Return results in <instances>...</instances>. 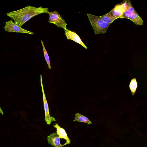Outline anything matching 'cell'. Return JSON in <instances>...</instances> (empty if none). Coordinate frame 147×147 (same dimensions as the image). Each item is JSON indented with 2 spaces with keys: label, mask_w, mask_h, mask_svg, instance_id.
I'll return each instance as SVG.
<instances>
[{
  "label": "cell",
  "mask_w": 147,
  "mask_h": 147,
  "mask_svg": "<svg viewBox=\"0 0 147 147\" xmlns=\"http://www.w3.org/2000/svg\"><path fill=\"white\" fill-rule=\"evenodd\" d=\"M48 8H43L41 6L38 7L32 6H26L16 11L6 13L7 16L13 20L15 23L20 27L33 17L39 14L47 13Z\"/></svg>",
  "instance_id": "6da1fadb"
},
{
  "label": "cell",
  "mask_w": 147,
  "mask_h": 147,
  "mask_svg": "<svg viewBox=\"0 0 147 147\" xmlns=\"http://www.w3.org/2000/svg\"><path fill=\"white\" fill-rule=\"evenodd\" d=\"M87 15L92 25L95 34H104L111 24L108 23L102 20L100 16H98L89 13Z\"/></svg>",
  "instance_id": "7a4b0ae2"
},
{
  "label": "cell",
  "mask_w": 147,
  "mask_h": 147,
  "mask_svg": "<svg viewBox=\"0 0 147 147\" xmlns=\"http://www.w3.org/2000/svg\"><path fill=\"white\" fill-rule=\"evenodd\" d=\"M47 13L49 15V19L48 21L49 22L54 24L58 27L62 28L64 30L67 29V23L57 11L55 10L51 12L49 11Z\"/></svg>",
  "instance_id": "3957f363"
},
{
  "label": "cell",
  "mask_w": 147,
  "mask_h": 147,
  "mask_svg": "<svg viewBox=\"0 0 147 147\" xmlns=\"http://www.w3.org/2000/svg\"><path fill=\"white\" fill-rule=\"evenodd\" d=\"M4 30L8 32L25 33L30 34H34V33L26 30L16 25L11 20L6 22L5 26L3 27Z\"/></svg>",
  "instance_id": "277c9868"
},
{
  "label": "cell",
  "mask_w": 147,
  "mask_h": 147,
  "mask_svg": "<svg viewBox=\"0 0 147 147\" xmlns=\"http://www.w3.org/2000/svg\"><path fill=\"white\" fill-rule=\"evenodd\" d=\"M40 82L42 93L45 114V120L47 124L49 125H50L52 122L55 121H56V120L54 118L51 116L50 115L48 104L44 91L42 84V77L41 74L40 75Z\"/></svg>",
  "instance_id": "5b68a950"
},
{
  "label": "cell",
  "mask_w": 147,
  "mask_h": 147,
  "mask_svg": "<svg viewBox=\"0 0 147 147\" xmlns=\"http://www.w3.org/2000/svg\"><path fill=\"white\" fill-rule=\"evenodd\" d=\"M65 34L67 39L71 40L81 45L86 49L87 47L82 42L79 35L75 32L68 29L64 30Z\"/></svg>",
  "instance_id": "8992f818"
},
{
  "label": "cell",
  "mask_w": 147,
  "mask_h": 147,
  "mask_svg": "<svg viewBox=\"0 0 147 147\" xmlns=\"http://www.w3.org/2000/svg\"><path fill=\"white\" fill-rule=\"evenodd\" d=\"M55 125H53V126L56 128L57 130L56 133L59 136V137L62 138L66 140L65 143L63 145L61 144V146L65 145L67 144H70L71 142V141L68 137L67 134L66 133L65 129L60 127L57 123H55Z\"/></svg>",
  "instance_id": "52a82bcc"
},
{
  "label": "cell",
  "mask_w": 147,
  "mask_h": 147,
  "mask_svg": "<svg viewBox=\"0 0 147 147\" xmlns=\"http://www.w3.org/2000/svg\"><path fill=\"white\" fill-rule=\"evenodd\" d=\"M48 143L54 147H62L60 142V138L57 133L51 134L47 136Z\"/></svg>",
  "instance_id": "ba28073f"
},
{
  "label": "cell",
  "mask_w": 147,
  "mask_h": 147,
  "mask_svg": "<svg viewBox=\"0 0 147 147\" xmlns=\"http://www.w3.org/2000/svg\"><path fill=\"white\" fill-rule=\"evenodd\" d=\"M125 11L121 4H116L115 7L109 12L117 18H119Z\"/></svg>",
  "instance_id": "9c48e42d"
},
{
  "label": "cell",
  "mask_w": 147,
  "mask_h": 147,
  "mask_svg": "<svg viewBox=\"0 0 147 147\" xmlns=\"http://www.w3.org/2000/svg\"><path fill=\"white\" fill-rule=\"evenodd\" d=\"M128 19L130 20L137 25L141 26L143 25V21L136 11L131 15Z\"/></svg>",
  "instance_id": "30bf717a"
},
{
  "label": "cell",
  "mask_w": 147,
  "mask_h": 147,
  "mask_svg": "<svg viewBox=\"0 0 147 147\" xmlns=\"http://www.w3.org/2000/svg\"><path fill=\"white\" fill-rule=\"evenodd\" d=\"M75 118L73 120L74 121H76L85 123L89 124H91L92 123L89 119L86 117L84 116L79 113H77L75 114Z\"/></svg>",
  "instance_id": "8fae6325"
},
{
  "label": "cell",
  "mask_w": 147,
  "mask_h": 147,
  "mask_svg": "<svg viewBox=\"0 0 147 147\" xmlns=\"http://www.w3.org/2000/svg\"><path fill=\"white\" fill-rule=\"evenodd\" d=\"M100 17L101 19L105 22L111 24L116 19H117V18L111 14L109 12Z\"/></svg>",
  "instance_id": "7c38bea8"
},
{
  "label": "cell",
  "mask_w": 147,
  "mask_h": 147,
  "mask_svg": "<svg viewBox=\"0 0 147 147\" xmlns=\"http://www.w3.org/2000/svg\"><path fill=\"white\" fill-rule=\"evenodd\" d=\"M136 11L132 5L128 9L124 12L119 18L128 19L131 15Z\"/></svg>",
  "instance_id": "4fadbf2b"
},
{
  "label": "cell",
  "mask_w": 147,
  "mask_h": 147,
  "mask_svg": "<svg viewBox=\"0 0 147 147\" xmlns=\"http://www.w3.org/2000/svg\"><path fill=\"white\" fill-rule=\"evenodd\" d=\"M137 83L136 78L132 79L129 84V87L133 95H134L137 87Z\"/></svg>",
  "instance_id": "5bb4252c"
},
{
  "label": "cell",
  "mask_w": 147,
  "mask_h": 147,
  "mask_svg": "<svg viewBox=\"0 0 147 147\" xmlns=\"http://www.w3.org/2000/svg\"><path fill=\"white\" fill-rule=\"evenodd\" d=\"M41 42L42 47L45 58L49 68V69H51V67L50 65L49 58V55L42 40H41Z\"/></svg>",
  "instance_id": "9a60e30c"
},
{
  "label": "cell",
  "mask_w": 147,
  "mask_h": 147,
  "mask_svg": "<svg viewBox=\"0 0 147 147\" xmlns=\"http://www.w3.org/2000/svg\"><path fill=\"white\" fill-rule=\"evenodd\" d=\"M121 3L125 11L128 9L132 6L131 1L129 0H123Z\"/></svg>",
  "instance_id": "2e32d148"
},
{
  "label": "cell",
  "mask_w": 147,
  "mask_h": 147,
  "mask_svg": "<svg viewBox=\"0 0 147 147\" xmlns=\"http://www.w3.org/2000/svg\"><path fill=\"white\" fill-rule=\"evenodd\" d=\"M0 113L2 115H3V111L1 109V107L0 106Z\"/></svg>",
  "instance_id": "e0dca14e"
}]
</instances>
